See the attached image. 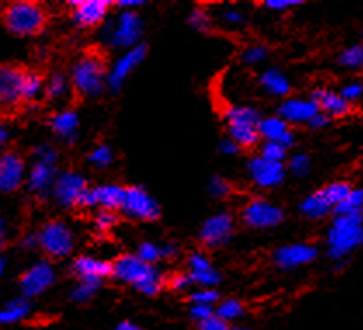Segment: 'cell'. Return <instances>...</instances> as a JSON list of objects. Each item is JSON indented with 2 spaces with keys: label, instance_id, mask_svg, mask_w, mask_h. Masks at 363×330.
<instances>
[{
  "label": "cell",
  "instance_id": "484cf974",
  "mask_svg": "<svg viewBox=\"0 0 363 330\" xmlns=\"http://www.w3.org/2000/svg\"><path fill=\"white\" fill-rule=\"evenodd\" d=\"M259 87L262 89L264 94H268L269 98L277 99H287L291 98L292 92V82L287 75H285L281 70L278 68H266L259 73Z\"/></svg>",
  "mask_w": 363,
  "mask_h": 330
},
{
  "label": "cell",
  "instance_id": "d590c367",
  "mask_svg": "<svg viewBox=\"0 0 363 330\" xmlns=\"http://www.w3.org/2000/svg\"><path fill=\"white\" fill-rule=\"evenodd\" d=\"M103 283H92V282H80L77 280L75 285L69 290V301L77 302V304H86V302L92 301L96 294L99 292Z\"/></svg>",
  "mask_w": 363,
  "mask_h": 330
},
{
  "label": "cell",
  "instance_id": "003e7915",
  "mask_svg": "<svg viewBox=\"0 0 363 330\" xmlns=\"http://www.w3.org/2000/svg\"><path fill=\"white\" fill-rule=\"evenodd\" d=\"M362 35H363V32H362Z\"/></svg>",
  "mask_w": 363,
  "mask_h": 330
},
{
  "label": "cell",
  "instance_id": "30bf717a",
  "mask_svg": "<svg viewBox=\"0 0 363 330\" xmlns=\"http://www.w3.org/2000/svg\"><path fill=\"white\" fill-rule=\"evenodd\" d=\"M121 212L127 219L138 223H155L162 216L160 204L141 185L125 186V200Z\"/></svg>",
  "mask_w": 363,
  "mask_h": 330
},
{
  "label": "cell",
  "instance_id": "e575fe53",
  "mask_svg": "<svg viewBox=\"0 0 363 330\" xmlns=\"http://www.w3.org/2000/svg\"><path fill=\"white\" fill-rule=\"evenodd\" d=\"M219 23L228 30H242L247 25V16L242 9L233 6H225L218 13Z\"/></svg>",
  "mask_w": 363,
  "mask_h": 330
},
{
  "label": "cell",
  "instance_id": "7bdbcfd3",
  "mask_svg": "<svg viewBox=\"0 0 363 330\" xmlns=\"http://www.w3.org/2000/svg\"><path fill=\"white\" fill-rule=\"evenodd\" d=\"M268 57H269V49L266 48L264 44L247 45V48H243L242 54H240L242 63L247 66H257V65L264 63Z\"/></svg>",
  "mask_w": 363,
  "mask_h": 330
},
{
  "label": "cell",
  "instance_id": "f5cc1de1",
  "mask_svg": "<svg viewBox=\"0 0 363 330\" xmlns=\"http://www.w3.org/2000/svg\"><path fill=\"white\" fill-rule=\"evenodd\" d=\"M218 151L221 155H225V157H237V155L242 151V148H240V145H237L233 139L228 138L226 136V138H223L221 141H219Z\"/></svg>",
  "mask_w": 363,
  "mask_h": 330
},
{
  "label": "cell",
  "instance_id": "7a4b0ae2",
  "mask_svg": "<svg viewBox=\"0 0 363 330\" xmlns=\"http://www.w3.org/2000/svg\"><path fill=\"white\" fill-rule=\"evenodd\" d=\"M363 247V216H334L325 231V254L332 263L347 261Z\"/></svg>",
  "mask_w": 363,
  "mask_h": 330
},
{
  "label": "cell",
  "instance_id": "cb8c5ba5",
  "mask_svg": "<svg viewBox=\"0 0 363 330\" xmlns=\"http://www.w3.org/2000/svg\"><path fill=\"white\" fill-rule=\"evenodd\" d=\"M311 98L315 99V103L318 104L320 111L330 116L332 120L345 119L353 111V104H350L347 101L342 98L341 92L335 91L332 87H316L313 89Z\"/></svg>",
  "mask_w": 363,
  "mask_h": 330
},
{
  "label": "cell",
  "instance_id": "b9f144b4",
  "mask_svg": "<svg viewBox=\"0 0 363 330\" xmlns=\"http://www.w3.org/2000/svg\"><path fill=\"white\" fill-rule=\"evenodd\" d=\"M323 193H325L327 198L332 202V205L334 207H337L339 204H341L345 198L350 195V192L353 189V186H351V182H347L345 180H337V181H332V182H327L325 186H322Z\"/></svg>",
  "mask_w": 363,
  "mask_h": 330
},
{
  "label": "cell",
  "instance_id": "f907efd6",
  "mask_svg": "<svg viewBox=\"0 0 363 330\" xmlns=\"http://www.w3.org/2000/svg\"><path fill=\"white\" fill-rule=\"evenodd\" d=\"M262 6H264L266 9L273 11V13H289V11H292L294 7L304 6V2L303 0H264Z\"/></svg>",
  "mask_w": 363,
  "mask_h": 330
},
{
  "label": "cell",
  "instance_id": "4fadbf2b",
  "mask_svg": "<svg viewBox=\"0 0 363 330\" xmlns=\"http://www.w3.org/2000/svg\"><path fill=\"white\" fill-rule=\"evenodd\" d=\"M320 258V248L313 242H291L277 247L272 254V263L278 271H294L310 266Z\"/></svg>",
  "mask_w": 363,
  "mask_h": 330
},
{
  "label": "cell",
  "instance_id": "f546056e",
  "mask_svg": "<svg viewBox=\"0 0 363 330\" xmlns=\"http://www.w3.org/2000/svg\"><path fill=\"white\" fill-rule=\"evenodd\" d=\"M292 127L280 115H262L259 122V136L262 141H280Z\"/></svg>",
  "mask_w": 363,
  "mask_h": 330
},
{
  "label": "cell",
  "instance_id": "83f0119b",
  "mask_svg": "<svg viewBox=\"0 0 363 330\" xmlns=\"http://www.w3.org/2000/svg\"><path fill=\"white\" fill-rule=\"evenodd\" d=\"M30 313H32V304H30L28 297H13L4 304L2 312H0V321H2L4 325L19 324V321H23L25 318H28Z\"/></svg>",
  "mask_w": 363,
  "mask_h": 330
},
{
  "label": "cell",
  "instance_id": "3957f363",
  "mask_svg": "<svg viewBox=\"0 0 363 330\" xmlns=\"http://www.w3.org/2000/svg\"><path fill=\"white\" fill-rule=\"evenodd\" d=\"M69 80L80 98H99L108 89V68L101 54L89 50L77 57L69 68Z\"/></svg>",
  "mask_w": 363,
  "mask_h": 330
},
{
  "label": "cell",
  "instance_id": "1f68e13d",
  "mask_svg": "<svg viewBox=\"0 0 363 330\" xmlns=\"http://www.w3.org/2000/svg\"><path fill=\"white\" fill-rule=\"evenodd\" d=\"M337 65L350 72H363V44H351L339 53Z\"/></svg>",
  "mask_w": 363,
  "mask_h": 330
},
{
  "label": "cell",
  "instance_id": "e0dca14e",
  "mask_svg": "<svg viewBox=\"0 0 363 330\" xmlns=\"http://www.w3.org/2000/svg\"><path fill=\"white\" fill-rule=\"evenodd\" d=\"M28 170L30 167L18 151H4L0 157V192L4 195H11L21 189L26 185Z\"/></svg>",
  "mask_w": 363,
  "mask_h": 330
},
{
  "label": "cell",
  "instance_id": "816d5d0a",
  "mask_svg": "<svg viewBox=\"0 0 363 330\" xmlns=\"http://www.w3.org/2000/svg\"><path fill=\"white\" fill-rule=\"evenodd\" d=\"M216 314V306L208 304H191L190 306V318L195 320L196 324H202V321L208 320Z\"/></svg>",
  "mask_w": 363,
  "mask_h": 330
},
{
  "label": "cell",
  "instance_id": "f35d334b",
  "mask_svg": "<svg viewBox=\"0 0 363 330\" xmlns=\"http://www.w3.org/2000/svg\"><path fill=\"white\" fill-rule=\"evenodd\" d=\"M118 221H121L118 212L98 209L94 217H92V228H94V231L98 233V235H106V233H110L115 226H117Z\"/></svg>",
  "mask_w": 363,
  "mask_h": 330
},
{
  "label": "cell",
  "instance_id": "d6a6232c",
  "mask_svg": "<svg viewBox=\"0 0 363 330\" xmlns=\"http://www.w3.org/2000/svg\"><path fill=\"white\" fill-rule=\"evenodd\" d=\"M334 216H363V188H354L335 207Z\"/></svg>",
  "mask_w": 363,
  "mask_h": 330
},
{
  "label": "cell",
  "instance_id": "8fae6325",
  "mask_svg": "<svg viewBox=\"0 0 363 330\" xmlns=\"http://www.w3.org/2000/svg\"><path fill=\"white\" fill-rule=\"evenodd\" d=\"M57 282V270L51 259H38L30 264L18 278L21 296L33 299L48 292Z\"/></svg>",
  "mask_w": 363,
  "mask_h": 330
},
{
  "label": "cell",
  "instance_id": "277c9868",
  "mask_svg": "<svg viewBox=\"0 0 363 330\" xmlns=\"http://www.w3.org/2000/svg\"><path fill=\"white\" fill-rule=\"evenodd\" d=\"M4 28L19 38L35 37L44 32L48 25V11L42 4L32 0H16L4 7Z\"/></svg>",
  "mask_w": 363,
  "mask_h": 330
},
{
  "label": "cell",
  "instance_id": "4316f807",
  "mask_svg": "<svg viewBox=\"0 0 363 330\" xmlns=\"http://www.w3.org/2000/svg\"><path fill=\"white\" fill-rule=\"evenodd\" d=\"M92 192H94L98 209L113 212L122 211L123 200H125V186L118 182H103V185L92 186Z\"/></svg>",
  "mask_w": 363,
  "mask_h": 330
},
{
  "label": "cell",
  "instance_id": "680465c9",
  "mask_svg": "<svg viewBox=\"0 0 363 330\" xmlns=\"http://www.w3.org/2000/svg\"><path fill=\"white\" fill-rule=\"evenodd\" d=\"M330 122H332L330 116H327L325 114H322V111H320V114L311 120L310 126H308V127H310L311 131H323L325 127L330 126Z\"/></svg>",
  "mask_w": 363,
  "mask_h": 330
},
{
  "label": "cell",
  "instance_id": "ee69618b",
  "mask_svg": "<svg viewBox=\"0 0 363 330\" xmlns=\"http://www.w3.org/2000/svg\"><path fill=\"white\" fill-rule=\"evenodd\" d=\"M207 189L208 195L216 198V200H226V198L233 195V185H231L226 177L219 176V174H216V176H212L211 180H208Z\"/></svg>",
  "mask_w": 363,
  "mask_h": 330
},
{
  "label": "cell",
  "instance_id": "603a6c76",
  "mask_svg": "<svg viewBox=\"0 0 363 330\" xmlns=\"http://www.w3.org/2000/svg\"><path fill=\"white\" fill-rule=\"evenodd\" d=\"M49 127L52 134L65 145H73L79 141L80 136V115L73 108H63V110L52 114L49 119Z\"/></svg>",
  "mask_w": 363,
  "mask_h": 330
},
{
  "label": "cell",
  "instance_id": "e7e4bbea",
  "mask_svg": "<svg viewBox=\"0 0 363 330\" xmlns=\"http://www.w3.org/2000/svg\"><path fill=\"white\" fill-rule=\"evenodd\" d=\"M7 233H9V230H7V221L2 219V242L7 240Z\"/></svg>",
  "mask_w": 363,
  "mask_h": 330
},
{
  "label": "cell",
  "instance_id": "03108f58",
  "mask_svg": "<svg viewBox=\"0 0 363 330\" xmlns=\"http://www.w3.org/2000/svg\"><path fill=\"white\" fill-rule=\"evenodd\" d=\"M231 330H252V329H249V327H231Z\"/></svg>",
  "mask_w": 363,
  "mask_h": 330
},
{
  "label": "cell",
  "instance_id": "6125c7cd",
  "mask_svg": "<svg viewBox=\"0 0 363 330\" xmlns=\"http://www.w3.org/2000/svg\"><path fill=\"white\" fill-rule=\"evenodd\" d=\"M9 139H11V131H9V127L2 126V127H0V145L6 146L7 143H9Z\"/></svg>",
  "mask_w": 363,
  "mask_h": 330
},
{
  "label": "cell",
  "instance_id": "9f6ffc18",
  "mask_svg": "<svg viewBox=\"0 0 363 330\" xmlns=\"http://www.w3.org/2000/svg\"><path fill=\"white\" fill-rule=\"evenodd\" d=\"M77 209H82V211H91V209H98V204H96L94 192H92V186H89L86 192H84V195L80 197Z\"/></svg>",
  "mask_w": 363,
  "mask_h": 330
},
{
  "label": "cell",
  "instance_id": "ab89813d",
  "mask_svg": "<svg viewBox=\"0 0 363 330\" xmlns=\"http://www.w3.org/2000/svg\"><path fill=\"white\" fill-rule=\"evenodd\" d=\"M257 150H259L262 158L269 162H277V164H287L289 157H291L289 150L277 141H262Z\"/></svg>",
  "mask_w": 363,
  "mask_h": 330
},
{
  "label": "cell",
  "instance_id": "4dcf8cb0",
  "mask_svg": "<svg viewBox=\"0 0 363 330\" xmlns=\"http://www.w3.org/2000/svg\"><path fill=\"white\" fill-rule=\"evenodd\" d=\"M45 92V79L38 72L33 70H26L25 79H23V103H32L37 101Z\"/></svg>",
  "mask_w": 363,
  "mask_h": 330
},
{
  "label": "cell",
  "instance_id": "11a10c76",
  "mask_svg": "<svg viewBox=\"0 0 363 330\" xmlns=\"http://www.w3.org/2000/svg\"><path fill=\"white\" fill-rule=\"evenodd\" d=\"M196 330H231V327H230V324H228V321H225V320H221V318L219 317H212V318H208V320H206V321H202V324H199V329Z\"/></svg>",
  "mask_w": 363,
  "mask_h": 330
},
{
  "label": "cell",
  "instance_id": "44dd1931",
  "mask_svg": "<svg viewBox=\"0 0 363 330\" xmlns=\"http://www.w3.org/2000/svg\"><path fill=\"white\" fill-rule=\"evenodd\" d=\"M320 114L318 104L315 99L303 98V96H291V98L284 99L280 106L277 108V115H280L285 122L291 127L296 126H310V122Z\"/></svg>",
  "mask_w": 363,
  "mask_h": 330
},
{
  "label": "cell",
  "instance_id": "ba28073f",
  "mask_svg": "<svg viewBox=\"0 0 363 330\" xmlns=\"http://www.w3.org/2000/svg\"><path fill=\"white\" fill-rule=\"evenodd\" d=\"M240 221L250 230H273L285 221V211L269 198L252 197L242 205Z\"/></svg>",
  "mask_w": 363,
  "mask_h": 330
},
{
  "label": "cell",
  "instance_id": "8d00e7d4",
  "mask_svg": "<svg viewBox=\"0 0 363 330\" xmlns=\"http://www.w3.org/2000/svg\"><path fill=\"white\" fill-rule=\"evenodd\" d=\"M243 313H245V308H243L242 301L233 297L223 299V301H219L218 306H216V317L228 321V324L242 318Z\"/></svg>",
  "mask_w": 363,
  "mask_h": 330
},
{
  "label": "cell",
  "instance_id": "94428289",
  "mask_svg": "<svg viewBox=\"0 0 363 330\" xmlns=\"http://www.w3.org/2000/svg\"><path fill=\"white\" fill-rule=\"evenodd\" d=\"M113 330H143V327H139L138 324H134V321L130 320H123Z\"/></svg>",
  "mask_w": 363,
  "mask_h": 330
},
{
  "label": "cell",
  "instance_id": "f6af8a7d",
  "mask_svg": "<svg viewBox=\"0 0 363 330\" xmlns=\"http://www.w3.org/2000/svg\"><path fill=\"white\" fill-rule=\"evenodd\" d=\"M33 162H38V164H45V165H56L60 162V151L51 143H40L37 145L32 151Z\"/></svg>",
  "mask_w": 363,
  "mask_h": 330
},
{
  "label": "cell",
  "instance_id": "8992f818",
  "mask_svg": "<svg viewBox=\"0 0 363 330\" xmlns=\"http://www.w3.org/2000/svg\"><path fill=\"white\" fill-rule=\"evenodd\" d=\"M262 114L252 104H233L225 111L228 138L233 139L242 150L259 148V122Z\"/></svg>",
  "mask_w": 363,
  "mask_h": 330
},
{
  "label": "cell",
  "instance_id": "60d3db41",
  "mask_svg": "<svg viewBox=\"0 0 363 330\" xmlns=\"http://www.w3.org/2000/svg\"><path fill=\"white\" fill-rule=\"evenodd\" d=\"M287 170L294 177H306L311 170V157L303 151H296L289 157L287 160Z\"/></svg>",
  "mask_w": 363,
  "mask_h": 330
},
{
  "label": "cell",
  "instance_id": "c3c4849f",
  "mask_svg": "<svg viewBox=\"0 0 363 330\" xmlns=\"http://www.w3.org/2000/svg\"><path fill=\"white\" fill-rule=\"evenodd\" d=\"M221 301L219 292L216 289H195L190 294L191 304H208V306H218Z\"/></svg>",
  "mask_w": 363,
  "mask_h": 330
},
{
  "label": "cell",
  "instance_id": "d6986e66",
  "mask_svg": "<svg viewBox=\"0 0 363 330\" xmlns=\"http://www.w3.org/2000/svg\"><path fill=\"white\" fill-rule=\"evenodd\" d=\"M57 176H60V169L56 165H45L33 162L30 165L28 177H26V193L37 202L49 200V198H52Z\"/></svg>",
  "mask_w": 363,
  "mask_h": 330
},
{
  "label": "cell",
  "instance_id": "9a60e30c",
  "mask_svg": "<svg viewBox=\"0 0 363 330\" xmlns=\"http://www.w3.org/2000/svg\"><path fill=\"white\" fill-rule=\"evenodd\" d=\"M287 165L262 158L259 153L249 157L245 164V176L259 189H275L287 180Z\"/></svg>",
  "mask_w": 363,
  "mask_h": 330
},
{
  "label": "cell",
  "instance_id": "2e32d148",
  "mask_svg": "<svg viewBox=\"0 0 363 330\" xmlns=\"http://www.w3.org/2000/svg\"><path fill=\"white\" fill-rule=\"evenodd\" d=\"M146 54H148V45L143 42V44L136 45V48L125 50L121 56L115 57L111 61L110 68H108V89L111 92H121L123 84L127 82L130 75L143 65V61L146 60Z\"/></svg>",
  "mask_w": 363,
  "mask_h": 330
},
{
  "label": "cell",
  "instance_id": "7c38bea8",
  "mask_svg": "<svg viewBox=\"0 0 363 330\" xmlns=\"http://www.w3.org/2000/svg\"><path fill=\"white\" fill-rule=\"evenodd\" d=\"M69 23L77 30H94L103 26L108 21L111 7L115 6L111 0H68Z\"/></svg>",
  "mask_w": 363,
  "mask_h": 330
},
{
  "label": "cell",
  "instance_id": "7dc6e473",
  "mask_svg": "<svg viewBox=\"0 0 363 330\" xmlns=\"http://www.w3.org/2000/svg\"><path fill=\"white\" fill-rule=\"evenodd\" d=\"M191 287L193 282L188 271H174L167 275V289L172 292H184V290H190Z\"/></svg>",
  "mask_w": 363,
  "mask_h": 330
},
{
  "label": "cell",
  "instance_id": "ac0fdd59",
  "mask_svg": "<svg viewBox=\"0 0 363 330\" xmlns=\"http://www.w3.org/2000/svg\"><path fill=\"white\" fill-rule=\"evenodd\" d=\"M186 271L196 289H216L223 280L221 271L203 251H193L186 255Z\"/></svg>",
  "mask_w": 363,
  "mask_h": 330
},
{
  "label": "cell",
  "instance_id": "6da1fadb",
  "mask_svg": "<svg viewBox=\"0 0 363 330\" xmlns=\"http://www.w3.org/2000/svg\"><path fill=\"white\" fill-rule=\"evenodd\" d=\"M111 278L122 285H130L143 296H158L167 289V275L155 266L143 261L136 252H123L111 261Z\"/></svg>",
  "mask_w": 363,
  "mask_h": 330
},
{
  "label": "cell",
  "instance_id": "db71d44e",
  "mask_svg": "<svg viewBox=\"0 0 363 330\" xmlns=\"http://www.w3.org/2000/svg\"><path fill=\"white\" fill-rule=\"evenodd\" d=\"M18 248L19 251H23V252H33V251H37L38 248V236H37V231L35 233H25V235L21 236V238H19V242H18Z\"/></svg>",
  "mask_w": 363,
  "mask_h": 330
},
{
  "label": "cell",
  "instance_id": "6f0895ef",
  "mask_svg": "<svg viewBox=\"0 0 363 330\" xmlns=\"http://www.w3.org/2000/svg\"><path fill=\"white\" fill-rule=\"evenodd\" d=\"M179 255V246L174 242H165L162 243V258L164 261H174V259Z\"/></svg>",
  "mask_w": 363,
  "mask_h": 330
},
{
  "label": "cell",
  "instance_id": "bcb514c9",
  "mask_svg": "<svg viewBox=\"0 0 363 330\" xmlns=\"http://www.w3.org/2000/svg\"><path fill=\"white\" fill-rule=\"evenodd\" d=\"M136 254L145 263L155 264V266L160 261H164V258H162V243L150 242V240H145V242L138 243Z\"/></svg>",
  "mask_w": 363,
  "mask_h": 330
},
{
  "label": "cell",
  "instance_id": "be15d7a7",
  "mask_svg": "<svg viewBox=\"0 0 363 330\" xmlns=\"http://www.w3.org/2000/svg\"><path fill=\"white\" fill-rule=\"evenodd\" d=\"M7 264H9V259H7L6 255H2V258H0V275H4V273H6V270H7Z\"/></svg>",
  "mask_w": 363,
  "mask_h": 330
},
{
  "label": "cell",
  "instance_id": "74e56055",
  "mask_svg": "<svg viewBox=\"0 0 363 330\" xmlns=\"http://www.w3.org/2000/svg\"><path fill=\"white\" fill-rule=\"evenodd\" d=\"M113 158L115 153L111 150V146L101 143V145H96L94 148L89 151L87 164L94 167V169H106V167L113 164Z\"/></svg>",
  "mask_w": 363,
  "mask_h": 330
},
{
  "label": "cell",
  "instance_id": "9c48e42d",
  "mask_svg": "<svg viewBox=\"0 0 363 330\" xmlns=\"http://www.w3.org/2000/svg\"><path fill=\"white\" fill-rule=\"evenodd\" d=\"M237 230L235 216L228 211H219L203 219L199 230V240L207 251H219L231 243Z\"/></svg>",
  "mask_w": 363,
  "mask_h": 330
},
{
  "label": "cell",
  "instance_id": "52a82bcc",
  "mask_svg": "<svg viewBox=\"0 0 363 330\" xmlns=\"http://www.w3.org/2000/svg\"><path fill=\"white\" fill-rule=\"evenodd\" d=\"M38 251L51 261L67 259L73 254L77 246L75 231L63 219H49L37 230Z\"/></svg>",
  "mask_w": 363,
  "mask_h": 330
},
{
  "label": "cell",
  "instance_id": "ffe728a7",
  "mask_svg": "<svg viewBox=\"0 0 363 330\" xmlns=\"http://www.w3.org/2000/svg\"><path fill=\"white\" fill-rule=\"evenodd\" d=\"M111 261L91 254H80L69 263V273L80 282L103 283L106 278H111Z\"/></svg>",
  "mask_w": 363,
  "mask_h": 330
},
{
  "label": "cell",
  "instance_id": "7402d4cb",
  "mask_svg": "<svg viewBox=\"0 0 363 330\" xmlns=\"http://www.w3.org/2000/svg\"><path fill=\"white\" fill-rule=\"evenodd\" d=\"M26 70L16 65H4L0 68V103L2 108H16L23 103V79Z\"/></svg>",
  "mask_w": 363,
  "mask_h": 330
},
{
  "label": "cell",
  "instance_id": "836d02e7",
  "mask_svg": "<svg viewBox=\"0 0 363 330\" xmlns=\"http://www.w3.org/2000/svg\"><path fill=\"white\" fill-rule=\"evenodd\" d=\"M188 25H190V28H193L199 33H211L216 21L211 11L206 9V7H195V9L188 14Z\"/></svg>",
  "mask_w": 363,
  "mask_h": 330
},
{
  "label": "cell",
  "instance_id": "5b68a950",
  "mask_svg": "<svg viewBox=\"0 0 363 330\" xmlns=\"http://www.w3.org/2000/svg\"><path fill=\"white\" fill-rule=\"evenodd\" d=\"M145 23L138 11H118L117 16L110 18L101 26V40L108 49L129 50L143 44Z\"/></svg>",
  "mask_w": 363,
  "mask_h": 330
},
{
  "label": "cell",
  "instance_id": "5bb4252c",
  "mask_svg": "<svg viewBox=\"0 0 363 330\" xmlns=\"http://www.w3.org/2000/svg\"><path fill=\"white\" fill-rule=\"evenodd\" d=\"M87 188V177L82 172L73 169L60 170L51 200L56 207L63 209V211H72V209H77L80 197L84 195Z\"/></svg>",
  "mask_w": 363,
  "mask_h": 330
},
{
  "label": "cell",
  "instance_id": "91938a15",
  "mask_svg": "<svg viewBox=\"0 0 363 330\" xmlns=\"http://www.w3.org/2000/svg\"><path fill=\"white\" fill-rule=\"evenodd\" d=\"M145 4V0H117L115 7L121 11H136V7H143Z\"/></svg>",
  "mask_w": 363,
  "mask_h": 330
},
{
  "label": "cell",
  "instance_id": "f1b7e54d",
  "mask_svg": "<svg viewBox=\"0 0 363 330\" xmlns=\"http://www.w3.org/2000/svg\"><path fill=\"white\" fill-rule=\"evenodd\" d=\"M72 80H69V75L67 73L56 72L52 75H49V79L45 80V92L44 98L51 103H61L72 94Z\"/></svg>",
  "mask_w": 363,
  "mask_h": 330
},
{
  "label": "cell",
  "instance_id": "681fc988",
  "mask_svg": "<svg viewBox=\"0 0 363 330\" xmlns=\"http://www.w3.org/2000/svg\"><path fill=\"white\" fill-rule=\"evenodd\" d=\"M339 92L350 104L358 103V101L363 99V80H350V82H346L339 89Z\"/></svg>",
  "mask_w": 363,
  "mask_h": 330
},
{
  "label": "cell",
  "instance_id": "d4e9b609",
  "mask_svg": "<svg viewBox=\"0 0 363 330\" xmlns=\"http://www.w3.org/2000/svg\"><path fill=\"white\" fill-rule=\"evenodd\" d=\"M299 214L308 221H323L329 216H334L335 207L327 198L323 189H315L299 202Z\"/></svg>",
  "mask_w": 363,
  "mask_h": 330
}]
</instances>
